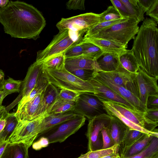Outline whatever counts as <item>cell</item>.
Instances as JSON below:
<instances>
[{
	"instance_id": "6da1fadb",
	"label": "cell",
	"mask_w": 158,
	"mask_h": 158,
	"mask_svg": "<svg viewBox=\"0 0 158 158\" xmlns=\"http://www.w3.org/2000/svg\"><path fill=\"white\" fill-rule=\"evenodd\" d=\"M0 23L4 32L12 38L36 40L46 25L41 13L32 5L9 1L0 8Z\"/></svg>"
},
{
	"instance_id": "7a4b0ae2",
	"label": "cell",
	"mask_w": 158,
	"mask_h": 158,
	"mask_svg": "<svg viewBox=\"0 0 158 158\" xmlns=\"http://www.w3.org/2000/svg\"><path fill=\"white\" fill-rule=\"evenodd\" d=\"M153 19H144L135 37L132 50L140 68L158 79V29Z\"/></svg>"
},
{
	"instance_id": "3957f363",
	"label": "cell",
	"mask_w": 158,
	"mask_h": 158,
	"mask_svg": "<svg viewBox=\"0 0 158 158\" xmlns=\"http://www.w3.org/2000/svg\"><path fill=\"white\" fill-rule=\"evenodd\" d=\"M106 114L116 118L129 128L141 131L158 138V125L149 122L144 116V113L132 109L127 106L110 101H101Z\"/></svg>"
},
{
	"instance_id": "277c9868",
	"label": "cell",
	"mask_w": 158,
	"mask_h": 158,
	"mask_svg": "<svg viewBox=\"0 0 158 158\" xmlns=\"http://www.w3.org/2000/svg\"><path fill=\"white\" fill-rule=\"evenodd\" d=\"M85 33L84 31H74L69 30L59 31L45 48L37 52L35 62L43 64L52 57L64 53L79 44Z\"/></svg>"
},
{
	"instance_id": "5b68a950",
	"label": "cell",
	"mask_w": 158,
	"mask_h": 158,
	"mask_svg": "<svg viewBox=\"0 0 158 158\" xmlns=\"http://www.w3.org/2000/svg\"><path fill=\"white\" fill-rule=\"evenodd\" d=\"M44 69L49 83L57 88L81 94L92 93L93 88L91 84L88 81H84L68 71L64 65L57 69Z\"/></svg>"
},
{
	"instance_id": "8992f818",
	"label": "cell",
	"mask_w": 158,
	"mask_h": 158,
	"mask_svg": "<svg viewBox=\"0 0 158 158\" xmlns=\"http://www.w3.org/2000/svg\"><path fill=\"white\" fill-rule=\"evenodd\" d=\"M139 23L135 19L129 18L125 21L108 27L89 37L110 40L127 48L129 42L134 39L138 32Z\"/></svg>"
},
{
	"instance_id": "52a82bcc",
	"label": "cell",
	"mask_w": 158,
	"mask_h": 158,
	"mask_svg": "<svg viewBox=\"0 0 158 158\" xmlns=\"http://www.w3.org/2000/svg\"><path fill=\"white\" fill-rule=\"evenodd\" d=\"M48 114L44 113L31 121H18L8 141L9 144L23 143L28 148L42 132L44 120Z\"/></svg>"
},
{
	"instance_id": "ba28073f",
	"label": "cell",
	"mask_w": 158,
	"mask_h": 158,
	"mask_svg": "<svg viewBox=\"0 0 158 158\" xmlns=\"http://www.w3.org/2000/svg\"><path fill=\"white\" fill-rule=\"evenodd\" d=\"M132 94L147 108L148 98L151 95L158 94V79L149 75L139 67L132 74Z\"/></svg>"
},
{
	"instance_id": "9c48e42d",
	"label": "cell",
	"mask_w": 158,
	"mask_h": 158,
	"mask_svg": "<svg viewBox=\"0 0 158 158\" xmlns=\"http://www.w3.org/2000/svg\"><path fill=\"white\" fill-rule=\"evenodd\" d=\"M86 119L84 116L79 115L53 127L42 135L48 139L49 143H61L82 127L85 124Z\"/></svg>"
},
{
	"instance_id": "30bf717a",
	"label": "cell",
	"mask_w": 158,
	"mask_h": 158,
	"mask_svg": "<svg viewBox=\"0 0 158 158\" xmlns=\"http://www.w3.org/2000/svg\"><path fill=\"white\" fill-rule=\"evenodd\" d=\"M99 14L86 13L71 17L62 18L56 24L59 32L66 30L86 31L99 23Z\"/></svg>"
},
{
	"instance_id": "8fae6325",
	"label": "cell",
	"mask_w": 158,
	"mask_h": 158,
	"mask_svg": "<svg viewBox=\"0 0 158 158\" xmlns=\"http://www.w3.org/2000/svg\"><path fill=\"white\" fill-rule=\"evenodd\" d=\"M111 116L106 113L97 116L88 120L86 135L88 139V151H93L102 149L103 141L102 129L106 127Z\"/></svg>"
},
{
	"instance_id": "7c38bea8",
	"label": "cell",
	"mask_w": 158,
	"mask_h": 158,
	"mask_svg": "<svg viewBox=\"0 0 158 158\" xmlns=\"http://www.w3.org/2000/svg\"><path fill=\"white\" fill-rule=\"evenodd\" d=\"M74 111L88 120L106 113L102 102L95 96L87 93L80 94L75 102Z\"/></svg>"
},
{
	"instance_id": "4fadbf2b",
	"label": "cell",
	"mask_w": 158,
	"mask_h": 158,
	"mask_svg": "<svg viewBox=\"0 0 158 158\" xmlns=\"http://www.w3.org/2000/svg\"><path fill=\"white\" fill-rule=\"evenodd\" d=\"M92 78L111 89L127 101L135 110L143 112H145L146 111L147 108L133 94L123 87L114 83L100 71L95 73Z\"/></svg>"
},
{
	"instance_id": "5bb4252c",
	"label": "cell",
	"mask_w": 158,
	"mask_h": 158,
	"mask_svg": "<svg viewBox=\"0 0 158 158\" xmlns=\"http://www.w3.org/2000/svg\"><path fill=\"white\" fill-rule=\"evenodd\" d=\"M44 67L43 64L35 61L28 68L24 79L23 81L21 92L17 98L8 106L10 109L13 108L23 98L27 97L34 88L43 73Z\"/></svg>"
},
{
	"instance_id": "9a60e30c",
	"label": "cell",
	"mask_w": 158,
	"mask_h": 158,
	"mask_svg": "<svg viewBox=\"0 0 158 158\" xmlns=\"http://www.w3.org/2000/svg\"><path fill=\"white\" fill-rule=\"evenodd\" d=\"M43 91L17 110L15 115L18 121L32 120L45 113L43 100Z\"/></svg>"
},
{
	"instance_id": "2e32d148",
	"label": "cell",
	"mask_w": 158,
	"mask_h": 158,
	"mask_svg": "<svg viewBox=\"0 0 158 158\" xmlns=\"http://www.w3.org/2000/svg\"><path fill=\"white\" fill-rule=\"evenodd\" d=\"M88 81L93 88L92 93L90 94L96 97L101 101H112L124 105L135 110L128 102L97 80L92 78Z\"/></svg>"
},
{
	"instance_id": "e0dca14e",
	"label": "cell",
	"mask_w": 158,
	"mask_h": 158,
	"mask_svg": "<svg viewBox=\"0 0 158 158\" xmlns=\"http://www.w3.org/2000/svg\"><path fill=\"white\" fill-rule=\"evenodd\" d=\"M82 40L92 44L99 47L103 53H109L119 55L126 52L127 48L110 40L92 37H84Z\"/></svg>"
},
{
	"instance_id": "ac0fdd59",
	"label": "cell",
	"mask_w": 158,
	"mask_h": 158,
	"mask_svg": "<svg viewBox=\"0 0 158 158\" xmlns=\"http://www.w3.org/2000/svg\"><path fill=\"white\" fill-rule=\"evenodd\" d=\"M64 67L69 72L79 69L94 70L95 73L101 71L96 60H94L81 56L66 59Z\"/></svg>"
},
{
	"instance_id": "d6986e66",
	"label": "cell",
	"mask_w": 158,
	"mask_h": 158,
	"mask_svg": "<svg viewBox=\"0 0 158 158\" xmlns=\"http://www.w3.org/2000/svg\"><path fill=\"white\" fill-rule=\"evenodd\" d=\"M153 136L144 134L131 146L119 148L121 158H127L137 155L143 151L150 143Z\"/></svg>"
},
{
	"instance_id": "ffe728a7",
	"label": "cell",
	"mask_w": 158,
	"mask_h": 158,
	"mask_svg": "<svg viewBox=\"0 0 158 158\" xmlns=\"http://www.w3.org/2000/svg\"><path fill=\"white\" fill-rule=\"evenodd\" d=\"M106 128L115 144L119 147L129 129L119 119L112 116Z\"/></svg>"
},
{
	"instance_id": "44dd1931",
	"label": "cell",
	"mask_w": 158,
	"mask_h": 158,
	"mask_svg": "<svg viewBox=\"0 0 158 158\" xmlns=\"http://www.w3.org/2000/svg\"><path fill=\"white\" fill-rule=\"evenodd\" d=\"M119 65L116 71L126 73H135L140 67L132 50L126 51L119 56Z\"/></svg>"
},
{
	"instance_id": "7402d4cb",
	"label": "cell",
	"mask_w": 158,
	"mask_h": 158,
	"mask_svg": "<svg viewBox=\"0 0 158 158\" xmlns=\"http://www.w3.org/2000/svg\"><path fill=\"white\" fill-rule=\"evenodd\" d=\"M78 115L79 114L74 111L48 115L44 118V128L40 135L53 127L73 118Z\"/></svg>"
},
{
	"instance_id": "603a6c76",
	"label": "cell",
	"mask_w": 158,
	"mask_h": 158,
	"mask_svg": "<svg viewBox=\"0 0 158 158\" xmlns=\"http://www.w3.org/2000/svg\"><path fill=\"white\" fill-rule=\"evenodd\" d=\"M119 55L103 53L96 60L101 71L110 72L116 70L119 65Z\"/></svg>"
},
{
	"instance_id": "cb8c5ba5",
	"label": "cell",
	"mask_w": 158,
	"mask_h": 158,
	"mask_svg": "<svg viewBox=\"0 0 158 158\" xmlns=\"http://www.w3.org/2000/svg\"><path fill=\"white\" fill-rule=\"evenodd\" d=\"M28 148L22 143H8L1 158H28Z\"/></svg>"
},
{
	"instance_id": "d4e9b609",
	"label": "cell",
	"mask_w": 158,
	"mask_h": 158,
	"mask_svg": "<svg viewBox=\"0 0 158 158\" xmlns=\"http://www.w3.org/2000/svg\"><path fill=\"white\" fill-rule=\"evenodd\" d=\"M58 88L49 83L43 91V103L44 112L48 114L59 98Z\"/></svg>"
},
{
	"instance_id": "484cf974",
	"label": "cell",
	"mask_w": 158,
	"mask_h": 158,
	"mask_svg": "<svg viewBox=\"0 0 158 158\" xmlns=\"http://www.w3.org/2000/svg\"><path fill=\"white\" fill-rule=\"evenodd\" d=\"M100 72L114 83L122 86L127 89L132 80L131 75L132 73H125L117 71L110 72Z\"/></svg>"
},
{
	"instance_id": "4316f807",
	"label": "cell",
	"mask_w": 158,
	"mask_h": 158,
	"mask_svg": "<svg viewBox=\"0 0 158 158\" xmlns=\"http://www.w3.org/2000/svg\"><path fill=\"white\" fill-rule=\"evenodd\" d=\"M6 123L5 127L0 133V143L8 141L18 122L15 113H8L6 118Z\"/></svg>"
},
{
	"instance_id": "83f0119b",
	"label": "cell",
	"mask_w": 158,
	"mask_h": 158,
	"mask_svg": "<svg viewBox=\"0 0 158 158\" xmlns=\"http://www.w3.org/2000/svg\"><path fill=\"white\" fill-rule=\"evenodd\" d=\"M79 44L83 49L81 56L85 58L96 60L103 53L99 47L92 44L84 41L82 40Z\"/></svg>"
},
{
	"instance_id": "f1b7e54d",
	"label": "cell",
	"mask_w": 158,
	"mask_h": 158,
	"mask_svg": "<svg viewBox=\"0 0 158 158\" xmlns=\"http://www.w3.org/2000/svg\"><path fill=\"white\" fill-rule=\"evenodd\" d=\"M127 7L132 18L139 22L144 19V13L139 5L137 0H120Z\"/></svg>"
},
{
	"instance_id": "f546056e",
	"label": "cell",
	"mask_w": 158,
	"mask_h": 158,
	"mask_svg": "<svg viewBox=\"0 0 158 158\" xmlns=\"http://www.w3.org/2000/svg\"><path fill=\"white\" fill-rule=\"evenodd\" d=\"M158 138L153 136L148 147L139 154L127 158H158Z\"/></svg>"
},
{
	"instance_id": "4dcf8cb0",
	"label": "cell",
	"mask_w": 158,
	"mask_h": 158,
	"mask_svg": "<svg viewBox=\"0 0 158 158\" xmlns=\"http://www.w3.org/2000/svg\"><path fill=\"white\" fill-rule=\"evenodd\" d=\"M75 102L59 99L51 108L48 114H52L58 113L74 111Z\"/></svg>"
},
{
	"instance_id": "1f68e13d",
	"label": "cell",
	"mask_w": 158,
	"mask_h": 158,
	"mask_svg": "<svg viewBox=\"0 0 158 158\" xmlns=\"http://www.w3.org/2000/svg\"><path fill=\"white\" fill-rule=\"evenodd\" d=\"M129 18H125L119 19L99 23L89 29L85 33L84 37H91L102 30L114 24L125 21Z\"/></svg>"
},
{
	"instance_id": "d6a6232c",
	"label": "cell",
	"mask_w": 158,
	"mask_h": 158,
	"mask_svg": "<svg viewBox=\"0 0 158 158\" xmlns=\"http://www.w3.org/2000/svg\"><path fill=\"white\" fill-rule=\"evenodd\" d=\"M144 134L145 133L137 130L129 129L119 148H125L131 146Z\"/></svg>"
},
{
	"instance_id": "836d02e7",
	"label": "cell",
	"mask_w": 158,
	"mask_h": 158,
	"mask_svg": "<svg viewBox=\"0 0 158 158\" xmlns=\"http://www.w3.org/2000/svg\"><path fill=\"white\" fill-rule=\"evenodd\" d=\"M99 23L119 19L123 18L117 10L113 6H110L107 9L99 14Z\"/></svg>"
},
{
	"instance_id": "e575fe53",
	"label": "cell",
	"mask_w": 158,
	"mask_h": 158,
	"mask_svg": "<svg viewBox=\"0 0 158 158\" xmlns=\"http://www.w3.org/2000/svg\"><path fill=\"white\" fill-rule=\"evenodd\" d=\"M23 81L16 80L10 77L5 80L3 90L6 96L10 94L21 91Z\"/></svg>"
},
{
	"instance_id": "d590c367",
	"label": "cell",
	"mask_w": 158,
	"mask_h": 158,
	"mask_svg": "<svg viewBox=\"0 0 158 158\" xmlns=\"http://www.w3.org/2000/svg\"><path fill=\"white\" fill-rule=\"evenodd\" d=\"M119 145L115 144L108 148L101 149L93 151H88V158H101L118 152Z\"/></svg>"
},
{
	"instance_id": "8d00e7d4",
	"label": "cell",
	"mask_w": 158,
	"mask_h": 158,
	"mask_svg": "<svg viewBox=\"0 0 158 158\" xmlns=\"http://www.w3.org/2000/svg\"><path fill=\"white\" fill-rule=\"evenodd\" d=\"M65 58L64 53L52 57L43 63L45 69H57L64 65Z\"/></svg>"
},
{
	"instance_id": "74e56055",
	"label": "cell",
	"mask_w": 158,
	"mask_h": 158,
	"mask_svg": "<svg viewBox=\"0 0 158 158\" xmlns=\"http://www.w3.org/2000/svg\"><path fill=\"white\" fill-rule=\"evenodd\" d=\"M81 94L74 91L62 89L59 92V98L64 100L76 102Z\"/></svg>"
},
{
	"instance_id": "f35d334b",
	"label": "cell",
	"mask_w": 158,
	"mask_h": 158,
	"mask_svg": "<svg viewBox=\"0 0 158 158\" xmlns=\"http://www.w3.org/2000/svg\"><path fill=\"white\" fill-rule=\"evenodd\" d=\"M79 78L85 81H88L92 78L94 73V70L79 69L74 70L70 72Z\"/></svg>"
},
{
	"instance_id": "ab89813d",
	"label": "cell",
	"mask_w": 158,
	"mask_h": 158,
	"mask_svg": "<svg viewBox=\"0 0 158 158\" xmlns=\"http://www.w3.org/2000/svg\"><path fill=\"white\" fill-rule=\"evenodd\" d=\"M83 53V48L78 44L68 49L64 53V55L65 59L71 58L81 56Z\"/></svg>"
},
{
	"instance_id": "60d3db41",
	"label": "cell",
	"mask_w": 158,
	"mask_h": 158,
	"mask_svg": "<svg viewBox=\"0 0 158 158\" xmlns=\"http://www.w3.org/2000/svg\"><path fill=\"white\" fill-rule=\"evenodd\" d=\"M110 2L123 18H132L125 6L120 0H110Z\"/></svg>"
},
{
	"instance_id": "b9f144b4",
	"label": "cell",
	"mask_w": 158,
	"mask_h": 158,
	"mask_svg": "<svg viewBox=\"0 0 158 158\" xmlns=\"http://www.w3.org/2000/svg\"><path fill=\"white\" fill-rule=\"evenodd\" d=\"M106 127L103 128L101 131L103 141V146L102 149L110 148L115 144L106 128Z\"/></svg>"
},
{
	"instance_id": "7bdbcfd3",
	"label": "cell",
	"mask_w": 158,
	"mask_h": 158,
	"mask_svg": "<svg viewBox=\"0 0 158 158\" xmlns=\"http://www.w3.org/2000/svg\"><path fill=\"white\" fill-rule=\"evenodd\" d=\"M84 0H70L66 3V8L69 10H85Z\"/></svg>"
},
{
	"instance_id": "ee69618b",
	"label": "cell",
	"mask_w": 158,
	"mask_h": 158,
	"mask_svg": "<svg viewBox=\"0 0 158 158\" xmlns=\"http://www.w3.org/2000/svg\"><path fill=\"white\" fill-rule=\"evenodd\" d=\"M144 116L150 123L158 124V109H147Z\"/></svg>"
},
{
	"instance_id": "f6af8a7d",
	"label": "cell",
	"mask_w": 158,
	"mask_h": 158,
	"mask_svg": "<svg viewBox=\"0 0 158 158\" xmlns=\"http://www.w3.org/2000/svg\"><path fill=\"white\" fill-rule=\"evenodd\" d=\"M146 15L151 17V19L158 23V0H155L151 7L146 12Z\"/></svg>"
},
{
	"instance_id": "bcb514c9",
	"label": "cell",
	"mask_w": 158,
	"mask_h": 158,
	"mask_svg": "<svg viewBox=\"0 0 158 158\" xmlns=\"http://www.w3.org/2000/svg\"><path fill=\"white\" fill-rule=\"evenodd\" d=\"M49 144V141L48 139L45 137L43 136L38 140L33 143L32 148L38 151L42 148L48 147Z\"/></svg>"
},
{
	"instance_id": "7dc6e473",
	"label": "cell",
	"mask_w": 158,
	"mask_h": 158,
	"mask_svg": "<svg viewBox=\"0 0 158 158\" xmlns=\"http://www.w3.org/2000/svg\"><path fill=\"white\" fill-rule=\"evenodd\" d=\"M147 109H158V94L149 95L148 98Z\"/></svg>"
},
{
	"instance_id": "c3c4849f",
	"label": "cell",
	"mask_w": 158,
	"mask_h": 158,
	"mask_svg": "<svg viewBox=\"0 0 158 158\" xmlns=\"http://www.w3.org/2000/svg\"><path fill=\"white\" fill-rule=\"evenodd\" d=\"M138 3L144 13L151 7L155 0H137Z\"/></svg>"
},
{
	"instance_id": "681fc988",
	"label": "cell",
	"mask_w": 158,
	"mask_h": 158,
	"mask_svg": "<svg viewBox=\"0 0 158 158\" xmlns=\"http://www.w3.org/2000/svg\"><path fill=\"white\" fill-rule=\"evenodd\" d=\"M8 113L6 110V107L4 106H2L0 107V120L5 118Z\"/></svg>"
},
{
	"instance_id": "f907efd6",
	"label": "cell",
	"mask_w": 158,
	"mask_h": 158,
	"mask_svg": "<svg viewBox=\"0 0 158 158\" xmlns=\"http://www.w3.org/2000/svg\"><path fill=\"white\" fill-rule=\"evenodd\" d=\"M5 81L4 73L2 70L0 69V92L3 90Z\"/></svg>"
},
{
	"instance_id": "816d5d0a",
	"label": "cell",
	"mask_w": 158,
	"mask_h": 158,
	"mask_svg": "<svg viewBox=\"0 0 158 158\" xmlns=\"http://www.w3.org/2000/svg\"><path fill=\"white\" fill-rule=\"evenodd\" d=\"M8 143V141L0 143V158H1L4 151Z\"/></svg>"
},
{
	"instance_id": "f5cc1de1",
	"label": "cell",
	"mask_w": 158,
	"mask_h": 158,
	"mask_svg": "<svg viewBox=\"0 0 158 158\" xmlns=\"http://www.w3.org/2000/svg\"><path fill=\"white\" fill-rule=\"evenodd\" d=\"M6 123V118L0 120V133L3 130Z\"/></svg>"
},
{
	"instance_id": "db71d44e",
	"label": "cell",
	"mask_w": 158,
	"mask_h": 158,
	"mask_svg": "<svg viewBox=\"0 0 158 158\" xmlns=\"http://www.w3.org/2000/svg\"><path fill=\"white\" fill-rule=\"evenodd\" d=\"M6 96V95L3 90L0 92V107L2 106V101Z\"/></svg>"
},
{
	"instance_id": "11a10c76",
	"label": "cell",
	"mask_w": 158,
	"mask_h": 158,
	"mask_svg": "<svg viewBox=\"0 0 158 158\" xmlns=\"http://www.w3.org/2000/svg\"><path fill=\"white\" fill-rule=\"evenodd\" d=\"M101 158H121V157L119 154L118 152H117L112 155L105 156Z\"/></svg>"
},
{
	"instance_id": "9f6ffc18",
	"label": "cell",
	"mask_w": 158,
	"mask_h": 158,
	"mask_svg": "<svg viewBox=\"0 0 158 158\" xmlns=\"http://www.w3.org/2000/svg\"><path fill=\"white\" fill-rule=\"evenodd\" d=\"M9 1L8 0H0V8H2L6 6Z\"/></svg>"
},
{
	"instance_id": "6f0895ef",
	"label": "cell",
	"mask_w": 158,
	"mask_h": 158,
	"mask_svg": "<svg viewBox=\"0 0 158 158\" xmlns=\"http://www.w3.org/2000/svg\"><path fill=\"white\" fill-rule=\"evenodd\" d=\"M87 152L85 154H81L80 156L77 158H88L87 157Z\"/></svg>"
},
{
	"instance_id": "680465c9",
	"label": "cell",
	"mask_w": 158,
	"mask_h": 158,
	"mask_svg": "<svg viewBox=\"0 0 158 158\" xmlns=\"http://www.w3.org/2000/svg\"></svg>"
}]
</instances>
